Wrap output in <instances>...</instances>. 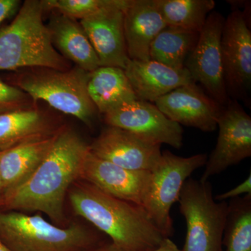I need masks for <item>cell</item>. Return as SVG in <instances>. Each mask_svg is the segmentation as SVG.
Listing matches in <instances>:
<instances>
[{"label": "cell", "instance_id": "6da1fadb", "mask_svg": "<svg viewBox=\"0 0 251 251\" xmlns=\"http://www.w3.org/2000/svg\"><path fill=\"white\" fill-rule=\"evenodd\" d=\"M90 145L74 130H57L53 145L45 159L23 184L0 196L2 210L39 211L58 226L65 222L66 195L76 180Z\"/></svg>", "mask_w": 251, "mask_h": 251}, {"label": "cell", "instance_id": "7a4b0ae2", "mask_svg": "<svg viewBox=\"0 0 251 251\" xmlns=\"http://www.w3.org/2000/svg\"><path fill=\"white\" fill-rule=\"evenodd\" d=\"M73 210L124 251H153L164 236L141 206L113 197L82 181L69 190Z\"/></svg>", "mask_w": 251, "mask_h": 251}, {"label": "cell", "instance_id": "3957f363", "mask_svg": "<svg viewBox=\"0 0 251 251\" xmlns=\"http://www.w3.org/2000/svg\"><path fill=\"white\" fill-rule=\"evenodd\" d=\"M44 0H26L9 25L0 29V71L45 68L71 69L51 41L44 23Z\"/></svg>", "mask_w": 251, "mask_h": 251}, {"label": "cell", "instance_id": "277c9868", "mask_svg": "<svg viewBox=\"0 0 251 251\" xmlns=\"http://www.w3.org/2000/svg\"><path fill=\"white\" fill-rule=\"evenodd\" d=\"M0 240L12 251H85L101 245L97 234L80 225L62 227L16 211L0 210Z\"/></svg>", "mask_w": 251, "mask_h": 251}, {"label": "cell", "instance_id": "5b68a950", "mask_svg": "<svg viewBox=\"0 0 251 251\" xmlns=\"http://www.w3.org/2000/svg\"><path fill=\"white\" fill-rule=\"evenodd\" d=\"M16 77L15 87L34 103L43 100L52 108L90 125L97 112L87 92L90 73L75 66L67 71L36 68Z\"/></svg>", "mask_w": 251, "mask_h": 251}, {"label": "cell", "instance_id": "8992f818", "mask_svg": "<svg viewBox=\"0 0 251 251\" xmlns=\"http://www.w3.org/2000/svg\"><path fill=\"white\" fill-rule=\"evenodd\" d=\"M177 202L186 224L182 251H224L223 237L228 203L216 202L211 183L188 178Z\"/></svg>", "mask_w": 251, "mask_h": 251}, {"label": "cell", "instance_id": "52a82bcc", "mask_svg": "<svg viewBox=\"0 0 251 251\" xmlns=\"http://www.w3.org/2000/svg\"><path fill=\"white\" fill-rule=\"evenodd\" d=\"M207 158L206 153L181 157L166 151L162 152L158 166L151 172L142 207L165 237L174 234L172 206L177 202L186 180L198 168L205 166Z\"/></svg>", "mask_w": 251, "mask_h": 251}, {"label": "cell", "instance_id": "ba28073f", "mask_svg": "<svg viewBox=\"0 0 251 251\" xmlns=\"http://www.w3.org/2000/svg\"><path fill=\"white\" fill-rule=\"evenodd\" d=\"M223 70L229 99L251 105V31L249 17L235 9L225 19L221 41Z\"/></svg>", "mask_w": 251, "mask_h": 251}, {"label": "cell", "instance_id": "9c48e42d", "mask_svg": "<svg viewBox=\"0 0 251 251\" xmlns=\"http://www.w3.org/2000/svg\"><path fill=\"white\" fill-rule=\"evenodd\" d=\"M225 18L212 11L199 34L197 44L186 60L185 68L195 82H199L203 90L221 106L230 101L225 85L221 35Z\"/></svg>", "mask_w": 251, "mask_h": 251}, {"label": "cell", "instance_id": "30bf717a", "mask_svg": "<svg viewBox=\"0 0 251 251\" xmlns=\"http://www.w3.org/2000/svg\"><path fill=\"white\" fill-rule=\"evenodd\" d=\"M218 127L217 143L206 160L201 181H209L251 156V117L237 100L222 106Z\"/></svg>", "mask_w": 251, "mask_h": 251}, {"label": "cell", "instance_id": "8fae6325", "mask_svg": "<svg viewBox=\"0 0 251 251\" xmlns=\"http://www.w3.org/2000/svg\"><path fill=\"white\" fill-rule=\"evenodd\" d=\"M109 126L117 127L133 133L147 143L166 144L179 150L183 145L184 130L160 111L155 104L133 100L103 115Z\"/></svg>", "mask_w": 251, "mask_h": 251}, {"label": "cell", "instance_id": "7c38bea8", "mask_svg": "<svg viewBox=\"0 0 251 251\" xmlns=\"http://www.w3.org/2000/svg\"><path fill=\"white\" fill-rule=\"evenodd\" d=\"M100 159L133 171L152 172L159 163L161 145L147 143L126 130L108 126L90 145Z\"/></svg>", "mask_w": 251, "mask_h": 251}, {"label": "cell", "instance_id": "4fadbf2b", "mask_svg": "<svg viewBox=\"0 0 251 251\" xmlns=\"http://www.w3.org/2000/svg\"><path fill=\"white\" fill-rule=\"evenodd\" d=\"M129 2L130 0H121L116 6L80 20V24L98 56L100 67L125 70L130 60L124 32V13Z\"/></svg>", "mask_w": 251, "mask_h": 251}, {"label": "cell", "instance_id": "5bb4252c", "mask_svg": "<svg viewBox=\"0 0 251 251\" xmlns=\"http://www.w3.org/2000/svg\"><path fill=\"white\" fill-rule=\"evenodd\" d=\"M154 104L172 121L204 132L217 128L222 108L196 82L175 89L157 99Z\"/></svg>", "mask_w": 251, "mask_h": 251}, {"label": "cell", "instance_id": "9a60e30c", "mask_svg": "<svg viewBox=\"0 0 251 251\" xmlns=\"http://www.w3.org/2000/svg\"><path fill=\"white\" fill-rule=\"evenodd\" d=\"M80 179L113 197L142 206L151 172L125 169L100 159L90 151L82 165Z\"/></svg>", "mask_w": 251, "mask_h": 251}, {"label": "cell", "instance_id": "2e32d148", "mask_svg": "<svg viewBox=\"0 0 251 251\" xmlns=\"http://www.w3.org/2000/svg\"><path fill=\"white\" fill-rule=\"evenodd\" d=\"M166 22L156 0H130L124 13V32L130 60H150V49Z\"/></svg>", "mask_w": 251, "mask_h": 251}, {"label": "cell", "instance_id": "e0dca14e", "mask_svg": "<svg viewBox=\"0 0 251 251\" xmlns=\"http://www.w3.org/2000/svg\"><path fill=\"white\" fill-rule=\"evenodd\" d=\"M125 72L137 98L150 103L178 87L195 82L187 69L175 70L151 59H130Z\"/></svg>", "mask_w": 251, "mask_h": 251}, {"label": "cell", "instance_id": "ac0fdd59", "mask_svg": "<svg viewBox=\"0 0 251 251\" xmlns=\"http://www.w3.org/2000/svg\"><path fill=\"white\" fill-rule=\"evenodd\" d=\"M52 11L47 27L54 49L85 72H92L100 67L98 56L80 23L58 11Z\"/></svg>", "mask_w": 251, "mask_h": 251}, {"label": "cell", "instance_id": "d6986e66", "mask_svg": "<svg viewBox=\"0 0 251 251\" xmlns=\"http://www.w3.org/2000/svg\"><path fill=\"white\" fill-rule=\"evenodd\" d=\"M57 130L52 134L28 140L0 152L2 193L23 184L32 175L49 153Z\"/></svg>", "mask_w": 251, "mask_h": 251}, {"label": "cell", "instance_id": "ffe728a7", "mask_svg": "<svg viewBox=\"0 0 251 251\" xmlns=\"http://www.w3.org/2000/svg\"><path fill=\"white\" fill-rule=\"evenodd\" d=\"M87 88L92 103L103 115L138 99L120 68L100 67L90 72Z\"/></svg>", "mask_w": 251, "mask_h": 251}, {"label": "cell", "instance_id": "44dd1931", "mask_svg": "<svg viewBox=\"0 0 251 251\" xmlns=\"http://www.w3.org/2000/svg\"><path fill=\"white\" fill-rule=\"evenodd\" d=\"M54 133L46 115L35 108L0 114V152Z\"/></svg>", "mask_w": 251, "mask_h": 251}, {"label": "cell", "instance_id": "7402d4cb", "mask_svg": "<svg viewBox=\"0 0 251 251\" xmlns=\"http://www.w3.org/2000/svg\"><path fill=\"white\" fill-rule=\"evenodd\" d=\"M200 33L167 26L156 36L150 49V58L175 70L185 64L197 44Z\"/></svg>", "mask_w": 251, "mask_h": 251}, {"label": "cell", "instance_id": "603a6c76", "mask_svg": "<svg viewBox=\"0 0 251 251\" xmlns=\"http://www.w3.org/2000/svg\"><path fill=\"white\" fill-rule=\"evenodd\" d=\"M167 26L201 33L216 6L213 0H156Z\"/></svg>", "mask_w": 251, "mask_h": 251}, {"label": "cell", "instance_id": "cb8c5ba5", "mask_svg": "<svg viewBox=\"0 0 251 251\" xmlns=\"http://www.w3.org/2000/svg\"><path fill=\"white\" fill-rule=\"evenodd\" d=\"M223 251H251V194L230 200Z\"/></svg>", "mask_w": 251, "mask_h": 251}, {"label": "cell", "instance_id": "d4e9b609", "mask_svg": "<svg viewBox=\"0 0 251 251\" xmlns=\"http://www.w3.org/2000/svg\"><path fill=\"white\" fill-rule=\"evenodd\" d=\"M120 2L121 0H44L46 11H58L75 20L85 19Z\"/></svg>", "mask_w": 251, "mask_h": 251}, {"label": "cell", "instance_id": "484cf974", "mask_svg": "<svg viewBox=\"0 0 251 251\" xmlns=\"http://www.w3.org/2000/svg\"><path fill=\"white\" fill-rule=\"evenodd\" d=\"M32 103L27 94L0 79V114L33 108Z\"/></svg>", "mask_w": 251, "mask_h": 251}, {"label": "cell", "instance_id": "4316f807", "mask_svg": "<svg viewBox=\"0 0 251 251\" xmlns=\"http://www.w3.org/2000/svg\"><path fill=\"white\" fill-rule=\"evenodd\" d=\"M251 194V174H249V176L242 181L241 184L235 186L232 189L229 190L227 192L221 193V194L216 196L214 199L218 202H223V201H227V200L234 199L240 197L243 195Z\"/></svg>", "mask_w": 251, "mask_h": 251}, {"label": "cell", "instance_id": "83f0119b", "mask_svg": "<svg viewBox=\"0 0 251 251\" xmlns=\"http://www.w3.org/2000/svg\"><path fill=\"white\" fill-rule=\"evenodd\" d=\"M21 5L19 0H0V24L17 14Z\"/></svg>", "mask_w": 251, "mask_h": 251}, {"label": "cell", "instance_id": "f1b7e54d", "mask_svg": "<svg viewBox=\"0 0 251 251\" xmlns=\"http://www.w3.org/2000/svg\"><path fill=\"white\" fill-rule=\"evenodd\" d=\"M153 251H182L170 238L166 237Z\"/></svg>", "mask_w": 251, "mask_h": 251}, {"label": "cell", "instance_id": "f546056e", "mask_svg": "<svg viewBox=\"0 0 251 251\" xmlns=\"http://www.w3.org/2000/svg\"><path fill=\"white\" fill-rule=\"evenodd\" d=\"M85 251H124L121 249L115 247L112 243L108 244H101L98 247L92 248V249H88Z\"/></svg>", "mask_w": 251, "mask_h": 251}, {"label": "cell", "instance_id": "4dcf8cb0", "mask_svg": "<svg viewBox=\"0 0 251 251\" xmlns=\"http://www.w3.org/2000/svg\"><path fill=\"white\" fill-rule=\"evenodd\" d=\"M0 251H12L0 240Z\"/></svg>", "mask_w": 251, "mask_h": 251}, {"label": "cell", "instance_id": "1f68e13d", "mask_svg": "<svg viewBox=\"0 0 251 251\" xmlns=\"http://www.w3.org/2000/svg\"><path fill=\"white\" fill-rule=\"evenodd\" d=\"M2 182H1V173H0V196L2 194Z\"/></svg>", "mask_w": 251, "mask_h": 251}]
</instances>
